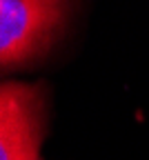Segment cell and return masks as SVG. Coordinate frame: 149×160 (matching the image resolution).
<instances>
[{
  "instance_id": "6da1fadb",
  "label": "cell",
  "mask_w": 149,
  "mask_h": 160,
  "mask_svg": "<svg viewBox=\"0 0 149 160\" xmlns=\"http://www.w3.org/2000/svg\"><path fill=\"white\" fill-rule=\"evenodd\" d=\"M76 0H0V69L42 58L67 29Z\"/></svg>"
},
{
  "instance_id": "3957f363",
  "label": "cell",
  "mask_w": 149,
  "mask_h": 160,
  "mask_svg": "<svg viewBox=\"0 0 149 160\" xmlns=\"http://www.w3.org/2000/svg\"><path fill=\"white\" fill-rule=\"evenodd\" d=\"M40 160H42V158H40Z\"/></svg>"
},
{
  "instance_id": "7a4b0ae2",
  "label": "cell",
  "mask_w": 149,
  "mask_h": 160,
  "mask_svg": "<svg viewBox=\"0 0 149 160\" xmlns=\"http://www.w3.org/2000/svg\"><path fill=\"white\" fill-rule=\"evenodd\" d=\"M47 93L36 82H0V160H40Z\"/></svg>"
}]
</instances>
